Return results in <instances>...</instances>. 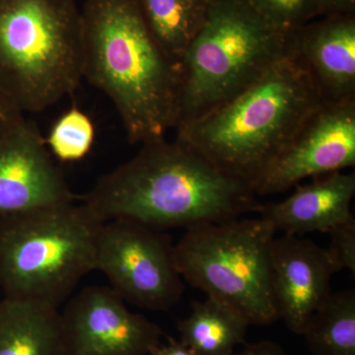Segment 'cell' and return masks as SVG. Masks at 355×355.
<instances>
[{"mask_svg": "<svg viewBox=\"0 0 355 355\" xmlns=\"http://www.w3.org/2000/svg\"><path fill=\"white\" fill-rule=\"evenodd\" d=\"M257 197L190 146L163 139L100 178L83 203L103 222L128 219L164 231L259 214Z\"/></svg>", "mask_w": 355, "mask_h": 355, "instance_id": "1", "label": "cell"}, {"mask_svg": "<svg viewBox=\"0 0 355 355\" xmlns=\"http://www.w3.org/2000/svg\"><path fill=\"white\" fill-rule=\"evenodd\" d=\"M355 165V99L324 102L254 182L257 196L275 195L308 178Z\"/></svg>", "mask_w": 355, "mask_h": 355, "instance_id": "9", "label": "cell"}, {"mask_svg": "<svg viewBox=\"0 0 355 355\" xmlns=\"http://www.w3.org/2000/svg\"><path fill=\"white\" fill-rule=\"evenodd\" d=\"M292 34L242 0L209 2L207 20L181 64L176 128L202 118L258 80L291 51Z\"/></svg>", "mask_w": 355, "mask_h": 355, "instance_id": "6", "label": "cell"}, {"mask_svg": "<svg viewBox=\"0 0 355 355\" xmlns=\"http://www.w3.org/2000/svg\"><path fill=\"white\" fill-rule=\"evenodd\" d=\"M154 38L181 67L184 55L207 20V0H139Z\"/></svg>", "mask_w": 355, "mask_h": 355, "instance_id": "17", "label": "cell"}, {"mask_svg": "<svg viewBox=\"0 0 355 355\" xmlns=\"http://www.w3.org/2000/svg\"><path fill=\"white\" fill-rule=\"evenodd\" d=\"M331 244L328 248L340 270H349L352 277H355V219L349 220L331 229Z\"/></svg>", "mask_w": 355, "mask_h": 355, "instance_id": "21", "label": "cell"}, {"mask_svg": "<svg viewBox=\"0 0 355 355\" xmlns=\"http://www.w3.org/2000/svg\"><path fill=\"white\" fill-rule=\"evenodd\" d=\"M0 355H65L60 311L19 299H0Z\"/></svg>", "mask_w": 355, "mask_h": 355, "instance_id": "15", "label": "cell"}, {"mask_svg": "<svg viewBox=\"0 0 355 355\" xmlns=\"http://www.w3.org/2000/svg\"><path fill=\"white\" fill-rule=\"evenodd\" d=\"M207 1L211 2V1H214V0H207Z\"/></svg>", "mask_w": 355, "mask_h": 355, "instance_id": "26", "label": "cell"}, {"mask_svg": "<svg viewBox=\"0 0 355 355\" xmlns=\"http://www.w3.org/2000/svg\"><path fill=\"white\" fill-rule=\"evenodd\" d=\"M94 139L91 119L80 110L72 108L55 121L44 140L51 155L62 162H74L90 153Z\"/></svg>", "mask_w": 355, "mask_h": 355, "instance_id": "19", "label": "cell"}, {"mask_svg": "<svg viewBox=\"0 0 355 355\" xmlns=\"http://www.w3.org/2000/svg\"><path fill=\"white\" fill-rule=\"evenodd\" d=\"M322 103L291 51L234 98L176 128V139L253 189Z\"/></svg>", "mask_w": 355, "mask_h": 355, "instance_id": "3", "label": "cell"}, {"mask_svg": "<svg viewBox=\"0 0 355 355\" xmlns=\"http://www.w3.org/2000/svg\"><path fill=\"white\" fill-rule=\"evenodd\" d=\"M150 355H195L181 340L169 338L167 343H161Z\"/></svg>", "mask_w": 355, "mask_h": 355, "instance_id": "25", "label": "cell"}, {"mask_svg": "<svg viewBox=\"0 0 355 355\" xmlns=\"http://www.w3.org/2000/svg\"><path fill=\"white\" fill-rule=\"evenodd\" d=\"M246 320L234 309L211 297L193 302L186 319L177 323L180 340L195 355H231L246 342Z\"/></svg>", "mask_w": 355, "mask_h": 355, "instance_id": "16", "label": "cell"}, {"mask_svg": "<svg viewBox=\"0 0 355 355\" xmlns=\"http://www.w3.org/2000/svg\"><path fill=\"white\" fill-rule=\"evenodd\" d=\"M254 13L280 31L294 33L319 18L317 0H242Z\"/></svg>", "mask_w": 355, "mask_h": 355, "instance_id": "20", "label": "cell"}, {"mask_svg": "<svg viewBox=\"0 0 355 355\" xmlns=\"http://www.w3.org/2000/svg\"><path fill=\"white\" fill-rule=\"evenodd\" d=\"M65 355H150L164 333L110 286H87L60 312Z\"/></svg>", "mask_w": 355, "mask_h": 355, "instance_id": "10", "label": "cell"}, {"mask_svg": "<svg viewBox=\"0 0 355 355\" xmlns=\"http://www.w3.org/2000/svg\"><path fill=\"white\" fill-rule=\"evenodd\" d=\"M83 78L120 114L128 141L165 139L176 127L181 67L159 46L139 0H85Z\"/></svg>", "mask_w": 355, "mask_h": 355, "instance_id": "2", "label": "cell"}, {"mask_svg": "<svg viewBox=\"0 0 355 355\" xmlns=\"http://www.w3.org/2000/svg\"><path fill=\"white\" fill-rule=\"evenodd\" d=\"M302 336L314 355H355V291H331Z\"/></svg>", "mask_w": 355, "mask_h": 355, "instance_id": "18", "label": "cell"}, {"mask_svg": "<svg viewBox=\"0 0 355 355\" xmlns=\"http://www.w3.org/2000/svg\"><path fill=\"white\" fill-rule=\"evenodd\" d=\"M85 203H62L0 219L4 297L58 309L95 270L103 224Z\"/></svg>", "mask_w": 355, "mask_h": 355, "instance_id": "4", "label": "cell"}, {"mask_svg": "<svg viewBox=\"0 0 355 355\" xmlns=\"http://www.w3.org/2000/svg\"><path fill=\"white\" fill-rule=\"evenodd\" d=\"M320 17L355 14V0H317Z\"/></svg>", "mask_w": 355, "mask_h": 355, "instance_id": "23", "label": "cell"}, {"mask_svg": "<svg viewBox=\"0 0 355 355\" xmlns=\"http://www.w3.org/2000/svg\"><path fill=\"white\" fill-rule=\"evenodd\" d=\"M275 229L263 218H240L186 229L175 245L182 279L228 306L250 326L279 320L270 270Z\"/></svg>", "mask_w": 355, "mask_h": 355, "instance_id": "7", "label": "cell"}, {"mask_svg": "<svg viewBox=\"0 0 355 355\" xmlns=\"http://www.w3.org/2000/svg\"><path fill=\"white\" fill-rule=\"evenodd\" d=\"M296 190L279 202L263 203L259 211L275 232L301 235L329 233L354 217L355 174L343 171L314 178L312 183L297 184Z\"/></svg>", "mask_w": 355, "mask_h": 355, "instance_id": "14", "label": "cell"}, {"mask_svg": "<svg viewBox=\"0 0 355 355\" xmlns=\"http://www.w3.org/2000/svg\"><path fill=\"white\" fill-rule=\"evenodd\" d=\"M299 235L275 237L270 270L279 318L292 333L302 335L310 318L331 293V280L340 272L328 248Z\"/></svg>", "mask_w": 355, "mask_h": 355, "instance_id": "12", "label": "cell"}, {"mask_svg": "<svg viewBox=\"0 0 355 355\" xmlns=\"http://www.w3.org/2000/svg\"><path fill=\"white\" fill-rule=\"evenodd\" d=\"M291 53L322 99H355V14L323 16L292 34Z\"/></svg>", "mask_w": 355, "mask_h": 355, "instance_id": "13", "label": "cell"}, {"mask_svg": "<svg viewBox=\"0 0 355 355\" xmlns=\"http://www.w3.org/2000/svg\"><path fill=\"white\" fill-rule=\"evenodd\" d=\"M25 121L24 114L0 91V137Z\"/></svg>", "mask_w": 355, "mask_h": 355, "instance_id": "22", "label": "cell"}, {"mask_svg": "<svg viewBox=\"0 0 355 355\" xmlns=\"http://www.w3.org/2000/svg\"><path fill=\"white\" fill-rule=\"evenodd\" d=\"M83 79L76 0H0V91L16 108L44 111Z\"/></svg>", "mask_w": 355, "mask_h": 355, "instance_id": "5", "label": "cell"}, {"mask_svg": "<svg viewBox=\"0 0 355 355\" xmlns=\"http://www.w3.org/2000/svg\"><path fill=\"white\" fill-rule=\"evenodd\" d=\"M95 270L125 302L144 309H171L183 295L171 236L139 222L113 219L103 224Z\"/></svg>", "mask_w": 355, "mask_h": 355, "instance_id": "8", "label": "cell"}, {"mask_svg": "<svg viewBox=\"0 0 355 355\" xmlns=\"http://www.w3.org/2000/svg\"><path fill=\"white\" fill-rule=\"evenodd\" d=\"M74 200L34 123L25 119L0 137V219Z\"/></svg>", "mask_w": 355, "mask_h": 355, "instance_id": "11", "label": "cell"}, {"mask_svg": "<svg viewBox=\"0 0 355 355\" xmlns=\"http://www.w3.org/2000/svg\"><path fill=\"white\" fill-rule=\"evenodd\" d=\"M231 355H287V354L279 343L266 340L246 345L241 352Z\"/></svg>", "mask_w": 355, "mask_h": 355, "instance_id": "24", "label": "cell"}]
</instances>
